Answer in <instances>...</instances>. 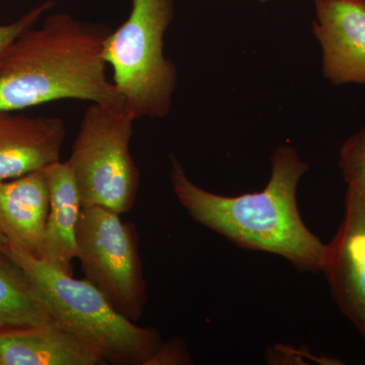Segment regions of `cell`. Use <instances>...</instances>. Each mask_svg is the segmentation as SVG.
<instances>
[{
  "label": "cell",
  "mask_w": 365,
  "mask_h": 365,
  "mask_svg": "<svg viewBox=\"0 0 365 365\" xmlns=\"http://www.w3.org/2000/svg\"><path fill=\"white\" fill-rule=\"evenodd\" d=\"M170 158L174 193L196 222L242 248L283 257L299 270L323 272L327 245L306 227L297 203V186L309 165L292 146L273 151L265 189L235 197L201 188L174 155Z\"/></svg>",
  "instance_id": "1"
},
{
  "label": "cell",
  "mask_w": 365,
  "mask_h": 365,
  "mask_svg": "<svg viewBox=\"0 0 365 365\" xmlns=\"http://www.w3.org/2000/svg\"><path fill=\"white\" fill-rule=\"evenodd\" d=\"M111 32L104 24L66 14H52L39 29L26 30L0 60V110L21 111L61 100L125 109L107 76L104 47Z\"/></svg>",
  "instance_id": "2"
},
{
  "label": "cell",
  "mask_w": 365,
  "mask_h": 365,
  "mask_svg": "<svg viewBox=\"0 0 365 365\" xmlns=\"http://www.w3.org/2000/svg\"><path fill=\"white\" fill-rule=\"evenodd\" d=\"M1 252L28 274L53 321L90 346L105 364L145 365L160 349L158 331L125 318L90 281L76 279L9 245Z\"/></svg>",
  "instance_id": "3"
},
{
  "label": "cell",
  "mask_w": 365,
  "mask_h": 365,
  "mask_svg": "<svg viewBox=\"0 0 365 365\" xmlns=\"http://www.w3.org/2000/svg\"><path fill=\"white\" fill-rule=\"evenodd\" d=\"M174 0H132L128 19L105 42L104 58L125 109L136 120L165 118L176 90V66L163 54Z\"/></svg>",
  "instance_id": "4"
},
{
  "label": "cell",
  "mask_w": 365,
  "mask_h": 365,
  "mask_svg": "<svg viewBox=\"0 0 365 365\" xmlns=\"http://www.w3.org/2000/svg\"><path fill=\"white\" fill-rule=\"evenodd\" d=\"M135 120L125 109L95 103L86 109L66 160L83 207L101 206L119 215L133 207L140 184L130 153Z\"/></svg>",
  "instance_id": "5"
},
{
  "label": "cell",
  "mask_w": 365,
  "mask_h": 365,
  "mask_svg": "<svg viewBox=\"0 0 365 365\" xmlns=\"http://www.w3.org/2000/svg\"><path fill=\"white\" fill-rule=\"evenodd\" d=\"M101 206L81 209L78 259L86 280L125 318L136 323L146 304V284L133 225Z\"/></svg>",
  "instance_id": "6"
},
{
  "label": "cell",
  "mask_w": 365,
  "mask_h": 365,
  "mask_svg": "<svg viewBox=\"0 0 365 365\" xmlns=\"http://www.w3.org/2000/svg\"><path fill=\"white\" fill-rule=\"evenodd\" d=\"M325 273L335 302L365 338V197L347 189L345 215L327 244Z\"/></svg>",
  "instance_id": "7"
},
{
  "label": "cell",
  "mask_w": 365,
  "mask_h": 365,
  "mask_svg": "<svg viewBox=\"0 0 365 365\" xmlns=\"http://www.w3.org/2000/svg\"><path fill=\"white\" fill-rule=\"evenodd\" d=\"M314 34L323 49V73L335 86L365 85V4L314 0Z\"/></svg>",
  "instance_id": "8"
},
{
  "label": "cell",
  "mask_w": 365,
  "mask_h": 365,
  "mask_svg": "<svg viewBox=\"0 0 365 365\" xmlns=\"http://www.w3.org/2000/svg\"><path fill=\"white\" fill-rule=\"evenodd\" d=\"M0 110V181L45 170L59 162L66 137L61 118L28 117Z\"/></svg>",
  "instance_id": "9"
},
{
  "label": "cell",
  "mask_w": 365,
  "mask_h": 365,
  "mask_svg": "<svg viewBox=\"0 0 365 365\" xmlns=\"http://www.w3.org/2000/svg\"><path fill=\"white\" fill-rule=\"evenodd\" d=\"M49 208L44 170L0 181V232L9 246L41 257Z\"/></svg>",
  "instance_id": "10"
},
{
  "label": "cell",
  "mask_w": 365,
  "mask_h": 365,
  "mask_svg": "<svg viewBox=\"0 0 365 365\" xmlns=\"http://www.w3.org/2000/svg\"><path fill=\"white\" fill-rule=\"evenodd\" d=\"M93 349L56 322L0 331V365H98Z\"/></svg>",
  "instance_id": "11"
},
{
  "label": "cell",
  "mask_w": 365,
  "mask_h": 365,
  "mask_svg": "<svg viewBox=\"0 0 365 365\" xmlns=\"http://www.w3.org/2000/svg\"><path fill=\"white\" fill-rule=\"evenodd\" d=\"M50 193V208L46 222L42 254L62 272L71 274V263L78 258V225L83 205L68 163L57 162L46 168Z\"/></svg>",
  "instance_id": "12"
},
{
  "label": "cell",
  "mask_w": 365,
  "mask_h": 365,
  "mask_svg": "<svg viewBox=\"0 0 365 365\" xmlns=\"http://www.w3.org/2000/svg\"><path fill=\"white\" fill-rule=\"evenodd\" d=\"M52 322L44 300L28 274L0 251V331Z\"/></svg>",
  "instance_id": "13"
},
{
  "label": "cell",
  "mask_w": 365,
  "mask_h": 365,
  "mask_svg": "<svg viewBox=\"0 0 365 365\" xmlns=\"http://www.w3.org/2000/svg\"><path fill=\"white\" fill-rule=\"evenodd\" d=\"M339 167L348 188L365 197V127L343 144Z\"/></svg>",
  "instance_id": "14"
},
{
  "label": "cell",
  "mask_w": 365,
  "mask_h": 365,
  "mask_svg": "<svg viewBox=\"0 0 365 365\" xmlns=\"http://www.w3.org/2000/svg\"><path fill=\"white\" fill-rule=\"evenodd\" d=\"M55 6L54 0H46L39 6L34 7L30 11L21 16L19 20L7 25H0V60L4 53L13 44L16 38L29 29L33 28L37 24L41 16Z\"/></svg>",
  "instance_id": "15"
},
{
  "label": "cell",
  "mask_w": 365,
  "mask_h": 365,
  "mask_svg": "<svg viewBox=\"0 0 365 365\" xmlns=\"http://www.w3.org/2000/svg\"><path fill=\"white\" fill-rule=\"evenodd\" d=\"M188 361L190 359L186 347L179 340H173L168 343L163 342L160 349L145 365L186 364Z\"/></svg>",
  "instance_id": "16"
},
{
  "label": "cell",
  "mask_w": 365,
  "mask_h": 365,
  "mask_svg": "<svg viewBox=\"0 0 365 365\" xmlns=\"http://www.w3.org/2000/svg\"><path fill=\"white\" fill-rule=\"evenodd\" d=\"M9 245V242L7 241L6 237L1 234V232H0V251H1L2 249L6 248Z\"/></svg>",
  "instance_id": "17"
},
{
  "label": "cell",
  "mask_w": 365,
  "mask_h": 365,
  "mask_svg": "<svg viewBox=\"0 0 365 365\" xmlns=\"http://www.w3.org/2000/svg\"><path fill=\"white\" fill-rule=\"evenodd\" d=\"M258 1L265 2V1H268V0H258Z\"/></svg>",
  "instance_id": "18"
},
{
  "label": "cell",
  "mask_w": 365,
  "mask_h": 365,
  "mask_svg": "<svg viewBox=\"0 0 365 365\" xmlns=\"http://www.w3.org/2000/svg\"><path fill=\"white\" fill-rule=\"evenodd\" d=\"M361 1L365 4V0H361Z\"/></svg>",
  "instance_id": "19"
}]
</instances>
